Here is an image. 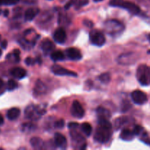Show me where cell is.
<instances>
[{"label": "cell", "mask_w": 150, "mask_h": 150, "mask_svg": "<svg viewBox=\"0 0 150 150\" xmlns=\"http://www.w3.org/2000/svg\"><path fill=\"white\" fill-rule=\"evenodd\" d=\"M103 0H94V1H95V2H100V1H102Z\"/></svg>", "instance_id": "ee69618b"}, {"label": "cell", "mask_w": 150, "mask_h": 150, "mask_svg": "<svg viewBox=\"0 0 150 150\" xmlns=\"http://www.w3.org/2000/svg\"><path fill=\"white\" fill-rule=\"evenodd\" d=\"M12 55L14 57L15 62H18L20 61V51H19V50H14V51H13Z\"/></svg>", "instance_id": "1f68e13d"}, {"label": "cell", "mask_w": 150, "mask_h": 150, "mask_svg": "<svg viewBox=\"0 0 150 150\" xmlns=\"http://www.w3.org/2000/svg\"><path fill=\"white\" fill-rule=\"evenodd\" d=\"M70 136H71L72 141L73 143L80 146V149H85L86 148V142L83 136L81 133H78L75 129H72L70 131Z\"/></svg>", "instance_id": "9c48e42d"}, {"label": "cell", "mask_w": 150, "mask_h": 150, "mask_svg": "<svg viewBox=\"0 0 150 150\" xmlns=\"http://www.w3.org/2000/svg\"><path fill=\"white\" fill-rule=\"evenodd\" d=\"M39 12L40 10L38 8H37V7H31V8H29L25 12V20L28 21H32L36 17L37 15L39 13Z\"/></svg>", "instance_id": "9a60e30c"}, {"label": "cell", "mask_w": 150, "mask_h": 150, "mask_svg": "<svg viewBox=\"0 0 150 150\" xmlns=\"http://www.w3.org/2000/svg\"><path fill=\"white\" fill-rule=\"evenodd\" d=\"M109 5L111 7H121L125 9L132 15H139L141 13L140 7L135 3L125 0H110Z\"/></svg>", "instance_id": "7a4b0ae2"}, {"label": "cell", "mask_w": 150, "mask_h": 150, "mask_svg": "<svg viewBox=\"0 0 150 150\" xmlns=\"http://www.w3.org/2000/svg\"><path fill=\"white\" fill-rule=\"evenodd\" d=\"M81 130L86 136H89L92 132V127L91 125L88 122H84L81 125Z\"/></svg>", "instance_id": "603a6c76"}, {"label": "cell", "mask_w": 150, "mask_h": 150, "mask_svg": "<svg viewBox=\"0 0 150 150\" xmlns=\"http://www.w3.org/2000/svg\"><path fill=\"white\" fill-rule=\"evenodd\" d=\"M3 124H4V118H3L2 116L0 114V126L2 125Z\"/></svg>", "instance_id": "b9f144b4"}, {"label": "cell", "mask_w": 150, "mask_h": 150, "mask_svg": "<svg viewBox=\"0 0 150 150\" xmlns=\"http://www.w3.org/2000/svg\"><path fill=\"white\" fill-rule=\"evenodd\" d=\"M99 80L101 83H104V84H107L111 81V76L108 73H105L101 74L99 76Z\"/></svg>", "instance_id": "d4e9b609"}, {"label": "cell", "mask_w": 150, "mask_h": 150, "mask_svg": "<svg viewBox=\"0 0 150 150\" xmlns=\"http://www.w3.org/2000/svg\"><path fill=\"white\" fill-rule=\"evenodd\" d=\"M104 29L108 35L114 38H117L122 34L125 30V26L119 21L111 19L104 23Z\"/></svg>", "instance_id": "6da1fadb"}, {"label": "cell", "mask_w": 150, "mask_h": 150, "mask_svg": "<svg viewBox=\"0 0 150 150\" xmlns=\"http://www.w3.org/2000/svg\"><path fill=\"white\" fill-rule=\"evenodd\" d=\"M147 38H148V40H149V41L150 42V34L147 36Z\"/></svg>", "instance_id": "f6af8a7d"}, {"label": "cell", "mask_w": 150, "mask_h": 150, "mask_svg": "<svg viewBox=\"0 0 150 150\" xmlns=\"http://www.w3.org/2000/svg\"><path fill=\"white\" fill-rule=\"evenodd\" d=\"M89 40L93 45L102 46L105 44V38L103 34L98 29H93L89 33Z\"/></svg>", "instance_id": "8992f818"}, {"label": "cell", "mask_w": 150, "mask_h": 150, "mask_svg": "<svg viewBox=\"0 0 150 150\" xmlns=\"http://www.w3.org/2000/svg\"><path fill=\"white\" fill-rule=\"evenodd\" d=\"M54 40L57 43L63 44L67 40V35L66 32L63 28H59L54 32Z\"/></svg>", "instance_id": "8fae6325"}, {"label": "cell", "mask_w": 150, "mask_h": 150, "mask_svg": "<svg viewBox=\"0 0 150 150\" xmlns=\"http://www.w3.org/2000/svg\"><path fill=\"white\" fill-rule=\"evenodd\" d=\"M10 74L16 79H22L26 76V71L21 67H14L10 70Z\"/></svg>", "instance_id": "5bb4252c"}, {"label": "cell", "mask_w": 150, "mask_h": 150, "mask_svg": "<svg viewBox=\"0 0 150 150\" xmlns=\"http://www.w3.org/2000/svg\"><path fill=\"white\" fill-rule=\"evenodd\" d=\"M136 78L142 86L150 85V67L146 64H141L137 69Z\"/></svg>", "instance_id": "277c9868"}, {"label": "cell", "mask_w": 150, "mask_h": 150, "mask_svg": "<svg viewBox=\"0 0 150 150\" xmlns=\"http://www.w3.org/2000/svg\"><path fill=\"white\" fill-rule=\"evenodd\" d=\"M135 136H141L144 133V128L140 125H136L133 130Z\"/></svg>", "instance_id": "f546056e"}, {"label": "cell", "mask_w": 150, "mask_h": 150, "mask_svg": "<svg viewBox=\"0 0 150 150\" xmlns=\"http://www.w3.org/2000/svg\"><path fill=\"white\" fill-rule=\"evenodd\" d=\"M79 127V124L76 122H70L68 124V127L72 130V129H76Z\"/></svg>", "instance_id": "74e56055"}, {"label": "cell", "mask_w": 150, "mask_h": 150, "mask_svg": "<svg viewBox=\"0 0 150 150\" xmlns=\"http://www.w3.org/2000/svg\"><path fill=\"white\" fill-rule=\"evenodd\" d=\"M111 134H112L111 128L99 125V127H97L96 130H95V135H94V139L97 142L105 144L107 143L110 140L111 137Z\"/></svg>", "instance_id": "3957f363"}, {"label": "cell", "mask_w": 150, "mask_h": 150, "mask_svg": "<svg viewBox=\"0 0 150 150\" xmlns=\"http://www.w3.org/2000/svg\"><path fill=\"white\" fill-rule=\"evenodd\" d=\"M5 90V86H4V83L1 79H0V95H2Z\"/></svg>", "instance_id": "8d00e7d4"}, {"label": "cell", "mask_w": 150, "mask_h": 150, "mask_svg": "<svg viewBox=\"0 0 150 150\" xmlns=\"http://www.w3.org/2000/svg\"><path fill=\"white\" fill-rule=\"evenodd\" d=\"M53 73L57 76H77V74L75 72L69 70L62 66L58 64H54L51 67Z\"/></svg>", "instance_id": "30bf717a"}, {"label": "cell", "mask_w": 150, "mask_h": 150, "mask_svg": "<svg viewBox=\"0 0 150 150\" xmlns=\"http://www.w3.org/2000/svg\"><path fill=\"white\" fill-rule=\"evenodd\" d=\"M64 121L63 120H59L54 123V127H55L56 128L61 129L64 127Z\"/></svg>", "instance_id": "836d02e7"}, {"label": "cell", "mask_w": 150, "mask_h": 150, "mask_svg": "<svg viewBox=\"0 0 150 150\" xmlns=\"http://www.w3.org/2000/svg\"><path fill=\"white\" fill-rule=\"evenodd\" d=\"M97 114H98V118H105L109 119L111 117V113L106 108L103 107H98L97 108Z\"/></svg>", "instance_id": "d6986e66"}, {"label": "cell", "mask_w": 150, "mask_h": 150, "mask_svg": "<svg viewBox=\"0 0 150 150\" xmlns=\"http://www.w3.org/2000/svg\"><path fill=\"white\" fill-rule=\"evenodd\" d=\"M20 0H2L3 4L4 5H13L19 2Z\"/></svg>", "instance_id": "d6a6232c"}, {"label": "cell", "mask_w": 150, "mask_h": 150, "mask_svg": "<svg viewBox=\"0 0 150 150\" xmlns=\"http://www.w3.org/2000/svg\"><path fill=\"white\" fill-rule=\"evenodd\" d=\"M73 4H74V0H70V1H68V2L66 4V5L64 6L65 10H68L70 7H72V6L73 5Z\"/></svg>", "instance_id": "f35d334b"}, {"label": "cell", "mask_w": 150, "mask_h": 150, "mask_svg": "<svg viewBox=\"0 0 150 150\" xmlns=\"http://www.w3.org/2000/svg\"><path fill=\"white\" fill-rule=\"evenodd\" d=\"M1 54H2V51H1V50L0 49V57L1 56Z\"/></svg>", "instance_id": "7dc6e473"}, {"label": "cell", "mask_w": 150, "mask_h": 150, "mask_svg": "<svg viewBox=\"0 0 150 150\" xmlns=\"http://www.w3.org/2000/svg\"><path fill=\"white\" fill-rule=\"evenodd\" d=\"M17 86H18L17 83H16L14 80L10 79V80H9L8 81H7V89L8 91L14 90V89H16V88H17Z\"/></svg>", "instance_id": "f1b7e54d"}, {"label": "cell", "mask_w": 150, "mask_h": 150, "mask_svg": "<svg viewBox=\"0 0 150 150\" xmlns=\"http://www.w3.org/2000/svg\"><path fill=\"white\" fill-rule=\"evenodd\" d=\"M45 91V86L43 84L42 81H38L36 83V86H35V93L38 94V95H41V94L44 93Z\"/></svg>", "instance_id": "cb8c5ba5"}, {"label": "cell", "mask_w": 150, "mask_h": 150, "mask_svg": "<svg viewBox=\"0 0 150 150\" xmlns=\"http://www.w3.org/2000/svg\"><path fill=\"white\" fill-rule=\"evenodd\" d=\"M45 108L40 105H31L25 110V117L31 120H38L45 114Z\"/></svg>", "instance_id": "5b68a950"}, {"label": "cell", "mask_w": 150, "mask_h": 150, "mask_svg": "<svg viewBox=\"0 0 150 150\" xmlns=\"http://www.w3.org/2000/svg\"><path fill=\"white\" fill-rule=\"evenodd\" d=\"M30 144L35 149H42L43 146V142L41 139L38 137L32 138L30 140Z\"/></svg>", "instance_id": "44dd1931"}, {"label": "cell", "mask_w": 150, "mask_h": 150, "mask_svg": "<svg viewBox=\"0 0 150 150\" xmlns=\"http://www.w3.org/2000/svg\"><path fill=\"white\" fill-rule=\"evenodd\" d=\"M36 128V126L34 125L32 123H25L21 125V130L23 132H32L33 130H35V129Z\"/></svg>", "instance_id": "484cf974"}, {"label": "cell", "mask_w": 150, "mask_h": 150, "mask_svg": "<svg viewBox=\"0 0 150 150\" xmlns=\"http://www.w3.org/2000/svg\"><path fill=\"white\" fill-rule=\"evenodd\" d=\"M1 4H3V2H2V0H0V6L1 5Z\"/></svg>", "instance_id": "bcb514c9"}, {"label": "cell", "mask_w": 150, "mask_h": 150, "mask_svg": "<svg viewBox=\"0 0 150 150\" xmlns=\"http://www.w3.org/2000/svg\"><path fill=\"white\" fill-rule=\"evenodd\" d=\"M127 122V119L126 117H120V118H118L117 120H115V127H117V129H119L121 126L125 124Z\"/></svg>", "instance_id": "83f0119b"}, {"label": "cell", "mask_w": 150, "mask_h": 150, "mask_svg": "<svg viewBox=\"0 0 150 150\" xmlns=\"http://www.w3.org/2000/svg\"><path fill=\"white\" fill-rule=\"evenodd\" d=\"M65 53L68 59H70V60H73V61H78L82 58V55L80 51L76 48H67Z\"/></svg>", "instance_id": "7c38bea8"}, {"label": "cell", "mask_w": 150, "mask_h": 150, "mask_svg": "<svg viewBox=\"0 0 150 150\" xmlns=\"http://www.w3.org/2000/svg\"><path fill=\"white\" fill-rule=\"evenodd\" d=\"M70 112H71L73 117L78 119L82 118L85 114V111L83 109V106L81 105V103L78 100L73 101V104H72L71 109H70Z\"/></svg>", "instance_id": "ba28073f"}, {"label": "cell", "mask_w": 150, "mask_h": 150, "mask_svg": "<svg viewBox=\"0 0 150 150\" xmlns=\"http://www.w3.org/2000/svg\"><path fill=\"white\" fill-rule=\"evenodd\" d=\"M23 2L26 4H35L37 2V0H23Z\"/></svg>", "instance_id": "60d3db41"}, {"label": "cell", "mask_w": 150, "mask_h": 150, "mask_svg": "<svg viewBox=\"0 0 150 150\" xmlns=\"http://www.w3.org/2000/svg\"><path fill=\"white\" fill-rule=\"evenodd\" d=\"M35 62L36 61H35L34 59L31 58V57H28V58H26V59H25V63H26L27 65H33L35 63Z\"/></svg>", "instance_id": "d590c367"}, {"label": "cell", "mask_w": 150, "mask_h": 150, "mask_svg": "<svg viewBox=\"0 0 150 150\" xmlns=\"http://www.w3.org/2000/svg\"><path fill=\"white\" fill-rule=\"evenodd\" d=\"M51 58L52 59V60H54V62H58V61H62L64 59L65 57H64V54H63L62 51H53L51 53Z\"/></svg>", "instance_id": "7402d4cb"}, {"label": "cell", "mask_w": 150, "mask_h": 150, "mask_svg": "<svg viewBox=\"0 0 150 150\" xmlns=\"http://www.w3.org/2000/svg\"><path fill=\"white\" fill-rule=\"evenodd\" d=\"M133 57V54L132 53H128V54H125L122 55L120 56L118 58V62L120 64H129L131 62L130 59Z\"/></svg>", "instance_id": "ffe728a7"}, {"label": "cell", "mask_w": 150, "mask_h": 150, "mask_svg": "<svg viewBox=\"0 0 150 150\" xmlns=\"http://www.w3.org/2000/svg\"><path fill=\"white\" fill-rule=\"evenodd\" d=\"M1 48H2L5 49V48H7V40H3L2 42H1Z\"/></svg>", "instance_id": "ab89813d"}, {"label": "cell", "mask_w": 150, "mask_h": 150, "mask_svg": "<svg viewBox=\"0 0 150 150\" xmlns=\"http://www.w3.org/2000/svg\"><path fill=\"white\" fill-rule=\"evenodd\" d=\"M89 3V0H74V4L73 5L75 6L76 10L86 5Z\"/></svg>", "instance_id": "4316f807"}, {"label": "cell", "mask_w": 150, "mask_h": 150, "mask_svg": "<svg viewBox=\"0 0 150 150\" xmlns=\"http://www.w3.org/2000/svg\"><path fill=\"white\" fill-rule=\"evenodd\" d=\"M2 13H3V14H4V16H5V17H7V16L9 15V10H4V11L2 12Z\"/></svg>", "instance_id": "7bdbcfd3"}, {"label": "cell", "mask_w": 150, "mask_h": 150, "mask_svg": "<svg viewBox=\"0 0 150 150\" xmlns=\"http://www.w3.org/2000/svg\"><path fill=\"white\" fill-rule=\"evenodd\" d=\"M134 136L135 135L133 133V130L125 128L122 130V133L120 134V139L123 141H125V142H130V141L133 140Z\"/></svg>", "instance_id": "e0dca14e"}, {"label": "cell", "mask_w": 150, "mask_h": 150, "mask_svg": "<svg viewBox=\"0 0 150 150\" xmlns=\"http://www.w3.org/2000/svg\"><path fill=\"white\" fill-rule=\"evenodd\" d=\"M131 98L133 103L137 105H144L147 102V95L141 90H135L132 92Z\"/></svg>", "instance_id": "52a82bcc"}, {"label": "cell", "mask_w": 150, "mask_h": 150, "mask_svg": "<svg viewBox=\"0 0 150 150\" xmlns=\"http://www.w3.org/2000/svg\"><path fill=\"white\" fill-rule=\"evenodd\" d=\"M21 114V111L19 108H10L7 113V117L9 120L10 121H13L16 120L19 117Z\"/></svg>", "instance_id": "ac0fdd59"}, {"label": "cell", "mask_w": 150, "mask_h": 150, "mask_svg": "<svg viewBox=\"0 0 150 150\" xmlns=\"http://www.w3.org/2000/svg\"><path fill=\"white\" fill-rule=\"evenodd\" d=\"M41 48L45 53L51 52L55 48V45L52 41L48 39H45L41 42Z\"/></svg>", "instance_id": "2e32d148"}, {"label": "cell", "mask_w": 150, "mask_h": 150, "mask_svg": "<svg viewBox=\"0 0 150 150\" xmlns=\"http://www.w3.org/2000/svg\"><path fill=\"white\" fill-rule=\"evenodd\" d=\"M131 107L130 103L128 101H125V102L123 103V107H122V111L123 112H125V111H128L129 108Z\"/></svg>", "instance_id": "e575fe53"}, {"label": "cell", "mask_w": 150, "mask_h": 150, "mask_svg": "<svg viewBox=\"0 0 150 150\" xmlns=\"http://www.w3.org/2000/svg\"><path fill=\"white\" fill-rule=\"evenodd\" d=\"M141 136H142L141 140H142L144 143L146 144L150 145V139L149 138V136H148V135L146 133V132H144Z\"/></svg>", "instance_id": "4dcf8cb0"}, {"label": "cell", "mask_w": 150, "mask_h": 150, "mask_svg": "<svg viewBox=\"0 0 150 150\" xmlns=\"http://www.w3.org/2000/svg\"><path fill=\"white\" fill-rule=\"evenodd\" d=\"M54 142H55V144L61 149H65L67 144L65 136L59 133H55L54 135Z\"/></svg>", "instance_id": "4fadbf2b"}, {"label": "cell", "mask_w": 150, "mask_h": 150, "mask_svg": "<svg viewBox=\"0 0 150 150\" xmlns=\"http://www.w3.org/2000/svg\"><path fill=\"white\" fill-rule=\"evenodd\" d=\"M0 40H1V35H0Z\"/></svg>", "instance_id": "c3c4849f"}]
</instances>
